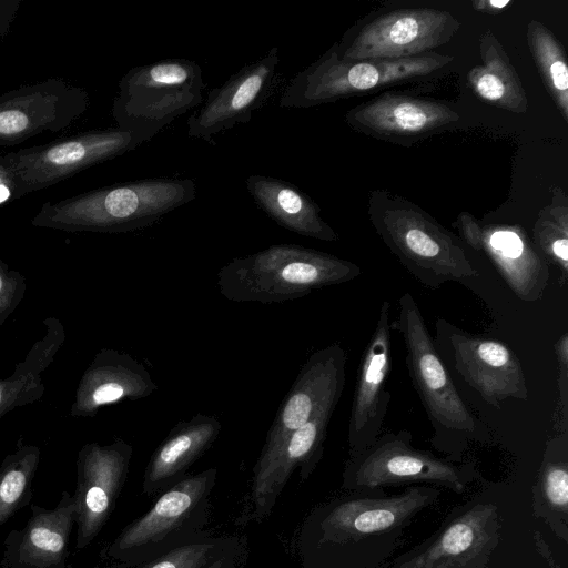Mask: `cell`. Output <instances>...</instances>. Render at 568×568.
<instances>
[{"label": "cell", "mask_w": 568, "mask_h": 568, "mask_svg": "<svg viewBox=\"0 0 568 568\" xmlns=\"http://www.w3.org/2000/svg\"><path fill=\"white\" fill-rule=\"evenodd\" d=\"M325 506L316 521V542L328 568H381L396 551L405 529L440 495L436 486L349 490Z\"/></svg>", "instance_id": "cell-1"}, {"label": "cell", "mask_w": 568, "mask_h": 568, "mask_svg": "<svg viewBox=\"0 0 568 568\" xmlns=\"http://www.w3.org/2000/svg\"><path fill=\"white\" fill-rule=\"evenodd\" d=\"M191 179L155 178L94 189L44 202L31 220L65 232L123 233L156 223L195 197Z\"/></svg>", "instance_id": "cell-2"}, {"label": "cell", "mask_w": 568, "mask_h": 568, "mask_svg": "<svg viewBox=\"0 0 568 568\" xmlns=\"http://www.w3.org/2000/svg\"><path fill=\"white\" fill-rule=\"evenodd\" d=\"M367 214L375 232L405 270L436 290L447 282L469 286L479 272L460 239L406 199L384 190L368 195Z\"/></svg>", "instance_id": "cell-3"}, {"label": "cell", "mask_w": 568, "mask_h": 568, "mask_svg": "<svg viewBox=\"0 0 568 568\" xmlns=\"http://www.w3.org/2000/svg\"><path fill=\"white\" fill-rule=\"evenodd\" d=\"M362 273L347 260L295 244H275L220 268L216 284L232 302L282 303L351 282Z\"/></svg>", "instance_id": "cell-4"}, {"label": "cell", "mask_w": 568, "mask_h": 568, "mask_svg": "<svg viewBox=\"0 0 568 568\" xmlns=\"http://www.w3.org/2000/svg\"><path fill=\"white\" fill-rule=\"evenodd\" d=\"M392 327L403 337L407 371L433 428L432 445L448 460L462 463L470 443L484 440L483 430L457 392L409 292L399 297Z\"/></svg>", "instance_id": "cell-5"}, {"label": "cell", "mask_w": 568, "mask_h": 568, "mask_svg": "<svg viewBox=\"0 0 568 568\" xmlns=\"http://www.w3.org/2000/svg\"><path fill=\"white\" fill-rule=\"evenodd\" d=\"M205 88L201 67L166 59L130 69L119 81L112 115L118 128L149 142L173 120L197 106Z\"/></svg>", "instance_id": "cell-6"}, {"label": "cell", "mask_w": 568, "mask_h": 568, "mask_svg": "<svg viewBox=\"0 0 568 568\" xmlns=\"http://www.w3.org/2000/svg\"><path fill=\"white\" fill-rule=\"evenodd\" d=\"M453 61V55L437 52L404 59L347 60L338 55L334 44L291 80L280 105L302 109L335 102L427 77Z\"/></svg>", "instance_id": "cell-7"}, {"label": "cell", "mask_w": 568, "mask_h": 568, "mask_svg": "<svg viewBox=\"0 0 568 568\" xmlns=\"http://www.w3.org/2000/svg\"><path fill=\"white\" fill-rule=\"evenodd\" d=\"M407 429L382 433L369 446L349 455L343 471L347 490L430 485L466 490L470 469L417 448Z\"/></svg>", "instance_id": "cell-8"}, {"label": "cell", "mask_w": 568, "mask_h": 568, "mask_svg": "<svg viewBox=\"0 0 568 568\" xmlns=\"http://www.w3.org/2000/svg\"><path fill=\"white\" fill-rule=\"evenodd\" d=\"M131 131L120 128L90 130L50 143L0 154L12 201L45 189L95 164L141 145Z\"/></svg>", "instance_id": "cell-9"}, {"label": "cell", "mask_w": 568, "mask_h": 568, "mask_svg": "<svg viewBox=\"0 0 568 568\" xmlns=\"http://www.w3.org/2000/svg\"><path fill=\"white\" fill-rule=\"evenodd\" d=\"M500 529L498 506L477 498L455 509L422 544L381 568H488Z\"/></svg>", "instance_id": "cell-10"}, {"label": "cell", "mask_w": 568, "mask_h": 568, "mask_svg": "<svg viewBox=\"0 0 568 568\" xmlns=\"http://www.w3.org/2000/svg\"><path fill=\"white\" fill-rule=\"evenodd\" d=\"M433 342L437 353H445L454 369L487 404L499 407L508 398H528L524 368L507 344L470 335L442 318L436 322Z\"/></svg>", "instance_id": "cell-11"}, {"label": "cell", "mask_w": 568, "mask_h": 568, "mask_svg": "<svg viewBox=\"0 0 568 568\" xmlns=\"http://www.w3.org/2000/svg\"><path fill=\"white\" fill-rule=\"evenodd\" d=\"M460 27L446 10H394L364 24L346 47L336 44V50L347 60L413 58L448 43Z\"/></svg>", "instance_id": "cell-12"}, {"label": "cell", "mask_w": 568, "mask_h": 568, "mask_svg": "<svg viewBox=\"0 0 568 568\" xmlns=\"http://www.w3.org/2000/svg\"><path fill=\"white\" fill-rule=\"evenodd\" d=\"M85 89L51 78L0 94V145L72 126L89 109Z\"/></svg>", "instance_id": "cell-13"}, {"label": "cell", "mask_w": 568, "mask_h": 568, "mask_svg": "<svg viewBox=\"0 0 568 568\" xmlns=\"http://www.w3.org/2000/svg\"><path fill=\"white\" fill-rule=\"evenodd\" d=\"M132 446L121 438L110 444L82 446L77 459L75 550L90 545L99 535L128 476Z\"/></svg>", "instance_id": "cell-14"}, {"label": "cell", "mask_w": 568, "mask_h": 568, "mask_svg": "<svg viewBox=\"0 0 568 568\" xmlns=\"http://www.w3.org/2000/svg\"><path fill=\"white\" fill-rule=\"evenodd\" d=\"M390 303L383 301L364 349L348 422L349 455L369 446L382 433L392 399L386 382L392 371Z\"/></svg>", "instance_id": "cell-15"}, {"label": "cell", "mask_w": 568, "mask_h": 568, "mask_svg": "<svg viewBox=\"0 0 568 568\" xmlns=\"http://www.w3.org/2000/svg\"><path fill=\"white\" fill-rule=\"evenodd\" d=\"M278 62V48L274 47L209 92L187 119V135L215 145L214 135L250 122L271 93Z\"/></svg>", "instance_id": "cell-16"}, {"label": "cell", "mask_w": 568, "mask_h": 568, "mask_svg": "<svg viewBox=\"0 0 568 568\" xmlns=\"http://www.w3.org/2000/svg\"><path fill=\"white\" fill-rule=\"evenodd\" d=\"M459 120V113L443 102L390 92L361 103L345 114L353 130L397 143L424 139Z\"/></svg>", "instance_id": "cell-17"}, {"label": "cell", "mask_w": 568, "mask_h": 568, "mask_svg": "<svg viewBox=\"0 0 568 568\" xmlns=\"http://www.w3.org/2000/svg\"><path fill=\"white\" fill-rule=\"evenodd\" d=\"M347 353L338 343L314 352L302 366L267 432L257 460L272 455L332 395L343 393Z\"/></svg>", "instance_id": "cell-18"}, {"label": "cell", "mask_w": 568, "mask_h": 568, "mask_svg": "<svg viewBox=\"0 0 568 568\" xmlns=\"http://www.w3.org/2000/svg\"><path fill=\"white\" fill-rule=\"evenodd\" d=\"M342 394L328 397L272 455L257 460L251 496L256 516L262 517L271 510L295 468L300 467L301 476L306 478L320 462L327 427Z\"/></svg>", "instance_id": "cell-19"}, {"label": "cell", "mask_w": 568, "mask_h": 568, "mask_svg": "<svg viewBox=\"0 0 568 568\" xmlns=\"http://www.w3.org/2000/svg\"><path fill=\"white\" fill-rule=\"evenodd\" d=\"M75 525L73 495L63 491L52 509L32 505L26 526L4 540V568H67L69 540Z\"/></svg>", "instance_id": "cell-20"}, {"label": "cell", "mask_w": 568, "mask_h": 568, "mask_svg": "<svg viewBox=\"0 0 568 568\" xmlns=\"http://www.w3.org/2000/svg\"><path fill=\"white\" fill-rule=\"evenodd\" d=\"M216 469L210 468L178 480L162 494L153 507L126 526L105 549L108 557L126 555L161 541L182 525L214 486Z\"/></svg>", "instance_id": "cell-21"}, {"label": "cell", "mask_w": 568, "mask_h": 568, "mask_svg": "<svg viewBox=\"0 0 568 568\" xmlns=\"http://www.w3.org/2000/svg\"><path fill=\"white\" fill-rule=\"evenodd\" d=\"M155 389V383L141 362L126 353L103 348L83 373L70 415L91 417L104 405L142 399Z\"/></svg>", "instance_id": "cell-22"}, {"label": "cell", "mask_w": 568, "mask_h": 568, "mask_svg": "<svg viewBox=\"0 0 568 568\" xmlns=\"http://www.w3.org/2000/svg\"><path fill=\"white\" fill-rule=\"evenodd\" d=\"M476 252H483L508 287L525 302L542 297L549 266L525 229L510 224H480Z\"/></svg>", "instance_id": "cell-23"}, {"label": "cell", "mask_w": 568, "mask_h": 568, "mask_svg": "<svg viewBox=\"0 0 568 568\" xmlns=\"http://www.w3.org/2000/svg\"><path fill=\"white\" fill-rule=\"evenodd\" d=\"M221 422L213 415L196 414L179 422L153 452L143 477V490L154 494L179 479L217 439Z\"/></svg>", "instance_id": "cell-24"}, {"label": "cell", "mask_w": 568, "mask_h": 568, "mask_svg": "<svg viewBox=\"0 0 568 568\" xmlns=\"http://www.w3.org/2000/svg\"><path fill=\"white\" fill-rule=\"evenodd\" d=\"M245 185L257 207L284 229L321 241L338 240L320 206L296 185L260 174L247 176Z\"/></svg>", "instance_id": "cell-25"}, {"label": "cell", "mask_w": 568, "mask_h": 568, "mask_svg": "<svg viewBox=\"0 0 568 568\" xmlns=\"http://www.w3.org/2000/svg\"><path fill=\"white\" fill-rule=\"evenodd\" d=\"M481 63L471 68L467 83L483 101L496 108L523 114L528 99L524 84L500 41L486 30L479 38Z\"/></svg>", "instance_id": "cell-26"}, {"label": "cell", "mask_w": 568, "mask_h": 568, "mask_svg": "<svg viewBox=\"0 0 568 568\" xmlns=\"http://www.w3.org/2000/svg\"><path fill=\"white\" fill-rule=\"evenodd\" d=\"M532 510L551 530L568 541V434L562 432L547 442L536 483Z\"/></svg>", "instance_id": "cell-27"}, {"label": "cell", "mask_w": 568, "mask_h": 568, "mask_svg": "<svg viewBox=\"0 0 568 568\" xmlns=\"http://www.w3.org/2000/svg\"><path fill=\"white\" fill-rule=\"evenodd\" d=\"M43 324V337L33 344L10 376L0 378V418L17 407L37 402L44 394L41 374L53 362L65 339V332L58 318L48 317Z\"/></svg>", "instance_id": "cell-28"}, {"label": "cell", "mask_w": 568, "mask_h": 568, "mask_svg": "<svg viewBox=\"0 0 568 568\" xmlns=\"http://www.w3.org/2000/svg\"><path fill=\"white\" fill-rule=\"evenodd\" d=\"M527 44L541 81L560 115L568 122V65L561 42L544 23L530 20Z\"/></svg>", "instance_id": "cell-29"}, {"label": "cell", "mask_w": 568, "mask_h": 568, "mask_svg": "<svg viewBox=\"0 0 568 568\" xmlns=\"http://www.w3.org/2000/svg\"><path fill=\"white\" fill-rule=\"evenodd\" d=\"M531 241L544 260L560 271L564 286L568 280V202L561 189H552L551 202L539 211Z\"/></svg>", "instance_id": "cell-30"}, {"label": "cell", "mask_w": 568, "mask_h": 568, "mask_svg": "<svg viewBox=\"0 0 568 568\" xmlns=\"http://www.w3.org/2000/svg\"><path fill=\"white\" fill-rule=\"evenodd\" d=\"M40 460V449L20 446L0 466V525L22 504L30 490Z\"/></svg>", "instance_id": "cell-31"}, {"label": "cell", "mask_w": 568, "mask_h": 568, "mask_svg": "<svg viewBox=\"0 0 568 568\" xmlns=\"http://www.w3.org/2000/svg\"><path fill=\"white\" fill-rule=\"evenodd\" d=\"M213 550L209 542L180 546L143 568H205Z\"/></svg>", "instance_id": "cell-32"}, {"label": "cell", "mask_w": 568, "mask_h": 568, "mask_svg": "<svg viewBox=\"0 0 568 568\" xmlns=\"http://www.w3.org/2000/svg\"><path fill=\"white\" fill-rule=\"evenodd\" d=\"M27 291L26 278L0 258V325L12 314Z\"/></svg>", "instance_id": "cell-33"}, {"label": "cell", "mask_w": 568, "mask_h": 568, "mask_svg": "<svg viewBox=\"0 0 568 568\" xmlns=\"http://www.w3.org/2000/svg\"><path fill=\"white\" fill-rule=\"evenodd\" d=\"M555 353L558 361V389L562 406L564 427L567 430L568 412V335L564 333L555 344Z\"/></svg>", "instance_id": "cell-34"}, {"label": "cell", "mask_w": 568, "mask_h": 568, "mask_svg": "<svg viewBox=\"0 0 568 568\" xmlns=\"http://www.w3.org/2000/svg\"><path fill=\"white\" fill-rule=\"evenodd\" d=\"M513 2L510 0H473L474 10L486 14H498L507 10Z\"/></svg>", "instance_id": "cell-35"}, {"label": "cell", "mask_w": 568, "mask_h": 568, "mask_svg": "<svg viewBox=\"0 0 568 568\" xmlns=\"http://www.w3.org/2000/svg\"><path fill=\"white\" fill-rule=\"evenodd\" d=\"M20 1H0V36H4L19 8Z\"/></svg>", "instance_id": "cell-36"}, {"label": "cell", "mask_w": 568, "mask_h": 568, "mask_svg": "<svg viewBox=\"0 0 568 568\" xmlns=\"http://www.w3.org/2000/svg\"><path fill=\"white\" fill-rule=\"evenodd\" d=\"M205 568H223V561L222 560H215L211 565H207Z\"/></svg>", "instance_id": "cell-37"}, {"label": "cell", "mask_w": 568, "mask_h": 568, "mask_svg": "<svg viewBox=\"0 0 568 568\" xmlns=\"http://www.w3.org/2000/svg\"><path fill=\"white\" fill-rule=\"evenodd\" d=\"M94 568H124V565H112L106 567H94Z\"/></svg>", "instance_id": "cell-38"}]
</instances>
